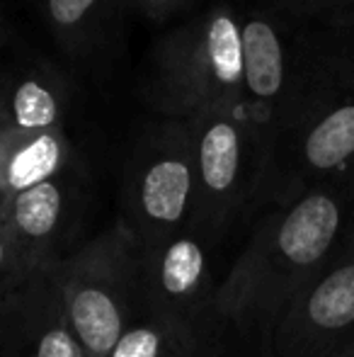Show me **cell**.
I'll return each instance as SVG.
<instances>
[{
	"mask_svg": "<svg viewBox=\"0 0 354 357\" xmlns=\"http://www.w3.org/2000/svg\"><path fill=\"white\" fill-rule=\"evenodd\" d=\"M318 185H354V15L328 17L316 71L269 149L262 209Z\"/></svg>",
	"mask_w": 354,
	"mask_h": 357,
	"instance_id": "2",
	"label": "cell"
},
{
	"mask_svg": "<svg viewBox=\"0 0 354 357\" xmlns=\"http://www.w3.org/2000/svg\"><path fill=\"white\" fill-rule=\"evenodd\" d=\"M71 144L66 129L13 134L0 129V190L3 199L68 173Z\"/></svg>",
	"mask_w": 354,
	"mask_h": 357,
	"instance_id": "13",
	"label": "cell"
},
{
	"mask_svg": "<svg viewBox=\"0 0 354 357\" xmlns=\"http://www.w3.org/2000/svg\"><path fill=\"white\" fill-rule=\"evenodd\" d=\"M54 278L88 357H104L141 319L143 250L122 221L56 260Z\"/></svg>",
	"mask_w": 354,
	"mask_h": 357,
	"instance_id": "6",
	"label": "cell"
},
{
	"mask_svg": "<svg viewBox=\"0 0 354 357\" xmlns=\"http://www.w3.org/2000/svg\"><path fill=\"white\" fill-rule=\"evenodd\" d=\"M267 5H277V8L301 15H313V17L354 15V0H267Z\"/></svg>",
	"mask_w": 354,
	"mask_h": 357,
	"instance_id": "16",
	"label": "cell"
},
{
	"mask_svg": "<svg viewBox=\"0 0 354 357\" xmlns=\"http://www.w3.org/2000/svg\"><path fill=\"white\" fill-rule=\"evenodd\" d=\"M0 204H3V190H0Z\"/></svg>",
	"mask_w": 354,
	"mask_h": 357,
	"instance_id": "20",
	"label": "cell"
},
{
	"mask_svg": "<svg viewBox=\"0 0 354 357\" xmlns=\"http://www.w3.org/2000/svg\"><path fill=\"white\" fill-rule=\"evenodd\" d=\"M104 357H184L182 350L148 319H138L124 331Z\"/></svg>",
	"mask_w": 354,
	"mask_h": 357,
	"instance_id": "15",
	"label": "cell"
},
{
	"mask_svg": "<svg viewBox=\"0 0 354 357\" xmlns=\"http://www.w3.org/2000/svg\"><path fill=\"white\" fill-rule=\"evenodd\" d=\"M354 229V185H318L262 212L246 248L216 284L218 328L269 355L274 331Z\"/></svg>",
	"mask_w": 354,
	"mask_h": 357,
	"instance_id": "1",
	"label": "cell"
},
{
	"mask_svg": "<svg viewBox=\"0 0 354 357\" xmlns=\"http://www.w3.org/2000/svg\"><path fill=\"white\" fill-rule=\"evenodd\" d=\"M143 98L161 117L192 119L211 107H243L241 15L218 3L156 44Z\"/></svg>",
	"mask_w": 354,
	"mask_h": 357,
	"instance_id": "3",
	"label": "cell"
},
{
	"mask_svg": "<svg viewBox=\"0 0 354 357\" xmlns=\"http://www.w3.org/2000/svg\"><path fill=\"white\" fill-rule=\"evenodd\" d=\"M117 0H47V20L66 47L78 49L92 37Z\"/></svg>",
	"mask_w": 354,
	"mask_h": 357,
	"instance_id": "14",
	"label": "cell"
},
{
	"mask_svg": "<svg viewBox=\"0 0 354 357\" xmlns=\"http://www.w3.org/2000/svg\"><path fill=\"white\" fill-rule=\"evenodd\" d=\"M136 10L146 13L148 17H168V15L177 13V10L187 8L192 0H129Z\"/></svg>",
	"mask_w": 354,
	"mask_h": 357,
	"instance_id": "18",
	"label": "cell"
},
{
	"mask_svg": "<svg viewBox=\"0 0 354 357\" xmlns=\"http://www.w3.org/2000/svg\"><path fill=\"white\" fill-rule=\"evenodd\" d=\"M328 17L265 5L241 15L243 107L269 149L296 114L321 59Z\"/></svg>",
	"mask_w": 354,
	"mask_h": 357,
	"instance_id": "4",
	"label": "cell"
},
{
	"mask_svg": "<svg viewBox=\"0 0 354 357\" xmlns=\"http://www.w3.org/2000/svg\"><path fill=\"white\" fill-rule=\"evenodd\" d=\"M187 122L194 158L192 231L214 243L262 209L267 144L241 107H211Z\"/></svg>",
	"mask_w": 354,
	"mask_h": 357,
	"instance_id": "5",
	"label": "cell"
},
{
	"mask_svg": "<svg viewBox=\"0 0 354 357\" xmlns=\"http://www.w3.org/2000/svg\"><path fill=\"white\" fill-rule=\"evenodd\" d=\"M0 357H88L68 324L54 265L32 273L3 301Z\"/></svg>",
	"mask_w": 354,
	"mask_h": 357,
	"instance_id": "11",
	"label": "cell"
},
{
	"mask_svg": "<svg viewBox=\"0 0 354 357\" xmlns=\"http://www.w3.org/2000/svg\"><path fill=\"white\" fill-rule=\"evenodd\" d=\"M17 284H19V278H17V273H15L8 236H5L3 226H0V306H3V301L8 299V294Z\"/></svg>",
	"mask_w": 354,
	"mask_h": 357,
	"instance_id": "17",
	"label": "cell"
},
{
	"mask_svg": "<svg viewBox=\"0 0 354 357\" xmlns=\"http://www.w3.org/2000/svg\"><path fill=\"white\" fill-rule=\"evenodd\" d=\"M328 357H354V343L345 345V348H340L337 353H332V355H328Z\"/></svg>",
	"mask_w": 354,
	"mask_h": 357,
	"instance_id": "19",
	"label": "cell"
},
{
	"mask_svg": "<svg viewBox=\"0 0 354 357\" xmlns=\"http://www.w3.org/2000/svg\"><path fill=\"white\" fill-rule=\"evenodd\" d=\"M141 250V316L156 324L184 357H207L218 328L209 243L184 231Z\"/></svg>",
	"mask_w": 354,
	"mask_h": 357,
	"instance_id": "8",
	"label": "cell"
},
{
	"mask_svg": "<svg viewBox=\"0 0 354 357\" xmlns=\"http://www.w3.org/2000/svg\"><path fill=\"white\" fill-rule=\"evenodd\" d=\"M0 39H3V24H0Z\"/></svg>",
	"mask_w": 354,
	"mask_h": 357,
	"instance_id": "21",
	"label": "cell"
},
{
	"mask_svg": "<svg viewBox=\"0 0 354 357\" xmlns=\"http://www.w3.org/2000/svg\"><path fill=\"white\" fill-rule=\"evenodd\" d=\"M354 343V229L287 309L269 357H328Z\"/></svg>",
	"mask_w": 354,
	"mask_h": 357,
	"instance_id": "9",
	"label": "cell"
},
{
	"mask_svg": "<svg viewBox=\"0 0 354 357\" xmlns=\"http://www.w3.org/2000/svg\"><path fill=\"white\" fill-rule=\"evenodd\" d=\"M76 214L78 190L68 173L3 199L0 226L19 282L63 258L61 245L76 224Z\"/></svg>",
	"mask_w": 354,
	"mask_h": 357,
	"instance_id": "10",
	"label": "cell"
},
{
	"mask_svg": "<svg viewBox=\"0 0 354 357\" xmlns=\"http://www.w3.org/2000/svg\"><path fill=\"white\" fill-rule=\"evenodd\" d=\"M194 216V158L187 119L161 117L134 144L124 168L122 221L141 248L184 231Z\"/></svg>",
	"mask_w": 354,
	"mask_h": 357,
	"instance_id": "7",
	"label": "cell"
},
{
	"mask_svg": "<svg viewBox=\"0 0 354 357\" xmlns=\"http://www.w3.org/2000/svg\"><path fill=\"white\" fill-rule=\"evenodd\" d=\"M68 90L49 66L24 71L10 85H0V129L13 134H37L63 129Z\"/></svg>",
	"mask_w": 354,
	"mask_h": 357,
	"instance_id": "12",
	"label": "cell"
}]
</instances>
